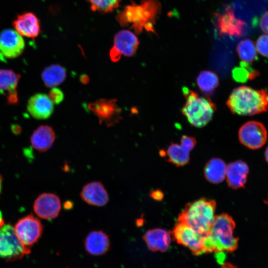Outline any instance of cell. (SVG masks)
I'll list each match as a JSON object with an SVG mask.
<instances>
[{
  "instance_id": "obj_28",
  "label": "cell",
  "mask_w": 268,
  "mask_h": 268,
  "mask_svg": "<svg viewBox=\"0 0 268 268\" xmlns=\"http://www.w3.org/2000/svg\"><path fill=\"white\" fill-rule=\"evenodd\" d=\"M240 67H236L232 70L233 79L239 82L245 83L248 79H255L259 75L258 71L253 68L249 63L241 62Z\"/></svg>"
},
{
  "instance_id": "obj_10",
  "label": "cell",
  "mask_w": 268,
  "mask_h": 268,
  "mask_svg": "<svg viewBox=\"0 0 268 268\" xmlns=\"http://www.w3.org/2000/svg\"><path fill=\"white\" fill-rule=\"evenodd\" d=\"M215 26L219 36L239 37L243 35L245 22L236 17L233 8L227 6L223 12L215 13Z\"/></svg>"
},
{
  "instance_id": "obj_11",
  "label": "cell",
  "mask_w": 268,
  "mask_h": 268,
  "mask_svg": "<svg viewBox=\"0 0 268 268\" xmlns=\"http://www.w3.org/2000/svg\"><path fill=\"white\" fill-rule=\"evenodd\" d=\"M239 139L245 146L256 149L262 147L267 139V131L263 124L251 121L245 123L240 128Z\"/></svg>"
},
{
  "instance_id": "obj_29",
  "label": "cell",
  "mask_w": 268,
  "mask_h": 268,
  "mask_svg": "<svg viewBox=\"0 0 268 268\" xmlns=\"http://www.w3.org/2000/svg\"><path fill=\"white\" fill-rule=\"evenodd\" d=\"M93 11L102 13L112 12L120 5L121 0H86Z\"/></svg>"
},
{
  "instance_id": "obj_37",
  "label": "cell",
  "mask_w": 268,
  "mask_h": 268,
  "mask_svg": "<svg viewBox=\"0 0 268 268\" xmlns=\"http://www.w3.org/2000/svg\"><path fill=\"white\" fill-rule=\"evenodd\" d=\"M73 203L71 201H67L65 202L64 206L65 209L68 210L72 208Z\"/></svg>"
},
{
  "instance_id": "obj_35",
  "label": "cell",
  "mask_w": 268,
  "mask_h": 268,
  "mask_svg": "<svg viewBox=\"0 0 268 268\" xmlns=\"http://www.w3.org/2000/svg\"><path fill=\"white\" fill-rule=\"evenodd\" d=\"M150 196L151 198L155 200L161 201L163 198V194L160 190H154L150 193Z\"/></svg>"
},
{
  "instance_id": "obj_3",
  "label": "cell",
  "mask_w": 268,
  "mask_h": 268,
  "mask_svg": "<svg viewBox=\"0 0 268 268\" xmlns=\"http://www.w3.org/2000/svg\"><path fill=\"white\" fill-rule=\"evenodd\" d=\"M235 223L227 213L216 215L208 233L204 236L205 253L232 252L238 247V239L233 235Z\"/></svg>"
},
{
  "instance_id": "obj_34",
  "label": "cell",
  "mask_w": 268,
  "mask_h": 268,
  "mask_svg": "<svg viewBox=\"0 0 268 268\" xmlns=\"http://www.w3.org/2000/svg\"><path fill=\"white\" fill-rule=\"evenodd\" d=\"M109 55L111 60L113 62H118L121 57V55L113 47L110 50Z\"/></svg>"
},
{
  "instance_id": "obj_7",
  "label": "cell",
  "mask_w": 268,
  "mask_h": 268,
  "mask_svg": "<svg viewBox=\"0 0 268 268\" xmlns=\"http://www.w3.org/2000/svg\"><path fill=\"white\" fill-rule=\"evenodd\" d=\"M174 239L195 255L205 253L204 236L185 222L178 221L171 232Z\"/></svg>"
},
{
  "instance_id": "obj_30",
  "label": "cell",
  "mask_w": 268,
  "mask_h": 268,
  "mask_svg": "<svg viewBox=\"0 0 268 268\" xmlns=\"http://www.w3.org/2000/svg\"><path fill=\"white\" fill-rule=\"evenodd\" d=\"M256 49L262 56L268 57V35H261L256 42Z\"/></svg>"
},
{
  "instance_id": "obj_33",
  "label": "cell",
  "mask_w": 268,
  "mask_h": 268,
  "mask_svg": "<svg viewBox=\"0 0 268 268\" xmlns=\"http://www.w3.org/2000/svg\"><path fill=\"white\" fill-rule=\"evenodd\" d=\"M259 24L262 30L268 34V11L262 15L259 20Z\"/></svg>"
},
{
  "instance_id": "obj_36",
  "label": "cell",
  "mask_w": 268,
  "mask_h": 268,
  "mask_svg": "<svg viewBox=\"0 0 268 268\" xmlns=\"http://www.w3.org/2000/svg\"><path fill=\"white\" fill-rule=\"evenodd\" d=\"M80 81L83 84H87L89 81V77L86 74H82L80 77Z\"/></svg>"
},
{
  "instance_id": "obj_4",
  "label": "cell",
  "mask_w": 268,
  "mask_h": 268,
  "mask_svg": "<svg viewBox=\"0 0 268 268\" xmlns=\"http://www.w3.org/2000/svg\"><path fill=\"white\" fill-rule=\"evenodd\" d=\"M216 206L215 200L200 199L185 205L178 221L186 223L201 234L206 236L214 221Z\"/></svg>"
},
{
  "instance_id": "obj_38",
  "label": "cell",
  "mask_w": 268,
  "mask_h": 268,
  "mask_svg": "<svg viewBox=\"0 0 268 268\" xmlns=\"http://www.w3.org/2000/svg\"><path fill=\"white\" fill-rule=\"evenodd\" d=\"M221 268H237L234 265L230 263H226L222 264V265Z\"/></svg>"
},
{
  "instance_id": "obj_25",
  "label": "cell",
  "mask_w": 268,
  "mask_h": 268,
  "mask_svg": "<svg viewBox=\"0 0 268 268\" xmlns=\"http://www.w3.org/2000/svg\"><path fill=\"white\" fill-rule=\"evenodd\" d=\"M190 151L181 144L172 142L166 152L167 161L176 166L180 167L187 164L190 160Z\"/></svg>"
},
{
  "instance_id": "obj_19",
  "label": "cell",
  "mask_w": 268,
  "mask_h": 268,
  "mask_svg": "<svg viewBox=\"0 0 268 268\" xmlns=\"http://www.w3.org/2000/svg\"><path fill=\"white\" fill-rule=\"evenodd\" d=\"M139 43L137 37L134 33L124 29L115 34L113 48L121 55L132 57L136 52Z\"/></svg>"
},
{
  "instance_id": "obj_31",
  "label": "cell",
  "mask_w": 268,
  "mask_h": 268,
  "mask_svg": "<svg viewBox=\"0 0 268 268\" xmlns=\"http://www.w3.org/2000/svg\"><path fill=\"white\" fill-rule=\"evenodd\" d=\"M48 96L53 104H59L64 99L63 92L56 87L52 88Z\"/></svg>"
},
{
  "instance_id": "obj_23",
  "label": "cell",
  "mask_w": 268,
  "mask_h": 268,
  "mask_svg": "<svg viewBox=\"0 0 268 268\" xmlns=\"http://www.w3.org/2000/svg\"><path fill=\"white\" fill-rule=\"evenodd\" d=\"M67 70L59 64L51 65L44 69L41 78L45 85L54 88L62 83L66 78Z\"/></svg>"
},
{
  "instance_id": "obj_12",
  "label": "cell",
  "mask_w": 268,
  "mask_h": 268,
  "mask_svg": "<svg viewBox=\"0 0 268 268\" xmlns=\"http://www.w3.org/2000/svg\"><path fill=\"white\" fill-rule=\"evenodd\" d=\"M25 41L15 30L5 29L0 33V58L14 59L23 52Z\"/></svg>"
},
{
  "instance_id": "obj_22",
  "label": "cell",
  "mask_w": 268,
  "mask_h": 268,
  "mask_svg": "<svg viewBox=\"0 0 268 268\" xmlns=\"http://www.w3.org/2000/svg\"><path fill=\"white\" fill-rule=\"evenodd\" d=\"M56 138L53 128L49 125H42L32 133L30 141L32 147L40 152H45L51 147Z\"/></svg>"
},
{
  "instance_id": "obj_41",
  "label": "cell",
  "mask_w": 268,
  "mask_h": 268,
  "mask_svg": "<svg viewBox=\"0 0 268 268\" xmlns=\"http://www.w3.org/2000/svg\"><path fill=\"white\" fill-rule=\"evenodd\" d=\"M2 181V178L1 175L0 174V192L1 189Z\"/></svg>"
},
{
  "instance_id": "obj_1",
  "label": "cell",
  "mask_w": 268,
  "mask_h": 268,
  "mask_svg": "<svg viewBox=\"0 0 268 268\" xmlns=\"http://www.w3.org/2000/svg\"><path fill=\"white\" fill-rule=\"evenodd\" d=\"M159 0H143L140 3L133 2L117 16V19L122 26H130L135 33H141L143 29L155 33L154 25L161 10Z\"/></svg>"
},
{
  "instance_id": "obj_15",
  "label": "cell",
  "mask_w": 268,
  "mask_h": 268,
  "mask_svg": "<svg viewBox=\"0 0 268 268\" xmlns=\"http://www.w3.org/2000/svg\"><path fill=\"white\" fill-rule=\"evenodd\" d=\"M27 109L34 118L45 120L50 117L53 113L54 105L47 95L38 93L29 99Z\"/></svg>"
},
{
  "instance_id": "obj_32",
  "label": "cell",
  "mask_w": 268,
  "mask_h": 268,
  "mask_svg": "<svg viewBox=\"0 0 268 268\" xmlns=\"http://www.w3.org/2000/svg\"><path fill=\"white\" fill-rule=\"evenodd\" d=\"M196 144V140L193 136L184 135L181 138V144L188 151H191Z\"/></svg>"
},
{
  "instance_id": "obj_13",
  "label": "cell",
  "mask_w": 268,
  "mask_h": 268,
  "mask_svg": "<svg viewBox=\"0 0 268 268\" xmlns=\"http://www.w3.org/2000/svg\"><path fill=\"white\" fill-rule=\"evenodd\" d=\"M33 209L40 218L49 220L53 219L59 215L61 211L60 199L54 194L43 193L36 199Z\"/></svg>"
},
{
  "instance_id": "obj_26",
  "label": "cell",
  "mask_w": 268,
  "mask_h": 268,
  "mask_svg": "<svg viewBox=\"0 0 268 268\" xmlns=\"http://www.w3.org/2000/svg\"><path fill=\"white\" fill-rule=\"evenodd\" d=\"M196 81L200 90L206 94L212 93L219 85V79L217 74L209 70L200 72Z\"/></svg>"
},
{
  "instance_id": "obj_5",
  "label": "cell",
  "mask_w": 268,
  "mask_h": 268,
  "mask_svg": "<svg viewBox=\"0 0 268 268\" xmlns=\"http://www.w3.org/2000/svg\"><path fill=\"white\" fill-rule=\"evenodd\" d=\"M186 103L182 109V114L193 126L202 128L212 119L216 107L208 97L200 96L187 87L183 88Z\"/></svg>"
},
{
  "instance_id": "obj_21",
  "label": "cell",
  "mask_w": 268,
  "mask_h": 268,
  "mask_svg": "<svg viewBox=\"0 0 268 268\" xmlns=\"http://www.w3.org/2000/svg\"><path fill=\"white\" fill-rule=\"evenodd\" d=\"M143 239L150 250L165 252L169 248L171 238L170 233L165 230L154 228L147 231Z\"/></svg>"
},
{
  "instance_id": "obj_18",
  "label": "cell",
  "mask_w": 268,
  "mask_h": 268,
  "mask_svg": "<svg viewBox=\"0 0 268 268\" xmlns=\"http://www.w3.org/2000/svg\"><path fill=\"white\" fill-rule=\"evenodd\" d=\"M84 249L88 254L101 256L105 254L110 249V241L109 236L101 230L91 231L84 240Z\"/></svg>"
},
{
  "instance_id": "obj_17",
  "label": "cell",
  "mask_w": 268,
  "mask_h": 268,
  "mask_svg": "<svg viewBox=\"0 0 268 268\" xmlns=\"http://www.w3.org/2000/svg\"><path fill=\"white\" fill-rule=\"evenodd\" d=\"M80 196L87 203L98 206H104L109 201V195L103 184L99 181L86 184L82 188Z\"/></svg>"
},
{
  "instance_id": "obj_20",
  "label": "cell",
  "mask_w": 268,
  "mask_h": 268,
  "mask_svg": "<svg viewBox=\"0 0 268 268\" xmlns=\"http://www.w3.org/2000/svg\"><path fill=\"white\" fill-rule=\"evenodd\" d=\"M249 172L248 165L241 160L229 164L226 172V181L229 187L234 189L244 187Z\"/></svg>"
},
{
  "instance_id": "obj_27",
  "label": "cell",
  "mask_w": 268,
  "mask_h": 268,
  "mask_svg": "<svg viewBox=\"0 0 268 268\" xmlns=\"http://www.w3.org/2000/svg\"><path fill=\"white\" fill-rule=\"evenodd\" d=\"M236 50L239 58L243 62L249 63L258 59L256 47L251 39H245L240 41Z\"/></svg>"
},
{
  "instance_id": "obj_6",
  "label": "cell",
  "mask_w": 268,
  "mask_h": 268,
  "mask_svg": "<svg viewBox=\"0 0 268 268\" xmlns=\"http://www.w3.org/2000/svg\"><path fill=\"white\" fill-rule=\"evenodd\" d=\"M30 253V248L24 246L16 236L14 227L9 224L0 225V259L12 262Z\"/></svg>"
},
{
  "instance_id": "obj_2",
  "label": "cell",
  "mask_w": 268,
  "mask_h": 268,
  "mask_svg": "<svg viewBox=\"0 0 268 268\" xmlns=\"http://www.w3.org/2000/svg\"><path fill=\"white\" fill-rule=\"evenodd\" d=\"M226 105L233 114L252 116L268 110V92L247 86L235 88L231 93Z\"/></svg>"
},
{
  "instance_id": "obj_16",
  "label": "cell",
  "mask_w": 268,
  "mask_h": 268,
  "mask_svg": "<svg viewBox=\"0 0 268 268\" xmlns=\"http://www.w3.org/2000/svg\"><path fill=\"white\" fill-rule=\"evenodd\" d=\"M20 75L12 69L0 68V93L6 96L8 104L18 102L17 87Z\"/></svg>"
},
{
  "instance_id": "obj_8",
  "label": "cell",
  "mask_w": 268,
  "mask_h": 268,
  "mask_svg": "<svg viewBox=\"0 0 268 268\" xmlns=\"http://www.w3.org/2000/svg\"><path fill=\"white\" fill-rule=\"evenodd\" d=\"M43 229L40 220L33 214L20 219L14 227L19 240L28 248L38 241L42 234Z\"/></svg>"
},
{
  "instance_id": "obj_24",
  "label": "cell",
  "mask_w": 268,
  "mask_h": 268,
  "mask_svg": "<svg viewBox=\"0 0 268 268\" xmlns=\"http://www.w3.org/2000/svg\"><path fill=\"white\" fill-rule=\"evenodd\" d=\"M227 166L220 158H214L209 160L204 169L205 178L209 182L218 184L225 178Z\"/></svg>"
},
{
  "instance_id": "obj_9",
  "label": "cell",
  "mask_w": 268,
  "mask_h": 268,
  "mask_svg": "<svg viewBox=\"0 0 268 268\" xmlns=\"http://www.w3.org/2000/svg\"><path fill=\"white\" fill-rule=\"evenodd\" d=\"M115 99H100L88 104V109L96 115L99 123L107 127L115 125L121 120L122 110Z\"/></svg>"
},
{
  "instance_id": "obj_14",
  "label": "cell",
  "mask_w": 268,
  "mask_h": 268,
  "mask_svg": "<svg viewBox=\"0 0 268 268\" xmlns=\"http://www.w3.org/2000/svg\"><path fill=\"white\" fill-rule=\"evenodd\" d=\"M14 30L21 36L34 40L41 32L40 22L32 12H24L17 15L12 22Z\"/></svg>"
},
{
  "instance_id": "obj_39",
  "label": "cell",
  "mask_w": 268,
  "mask_h": 268,
  "mask_svg": "<svg viewBox=\"0 0 268 268\" xmlns=\"http://www.w3.org/2000/svg\"><path fill=\"white\" fill-rule=\"evenodd\" d=\"M12 130L15 134L19 133L21 131L20 127L17 125H12Z\"/></svg>"
},
{
  "instance_id": "obj_40",
  "label": "cell",
  "mask_w": 268,
  "mask_h": 268,
  "mask_svg": "<svg viewBox=\"0 0 268 268\" xmlns=\"http://www.w3.org/2000/svg\"><path fill=\"white\" fill-rule=\"evenodd\" d=\"M265 157H266V161L268 162V146L266 149Z\"/></svg>"
}]
</instances>
